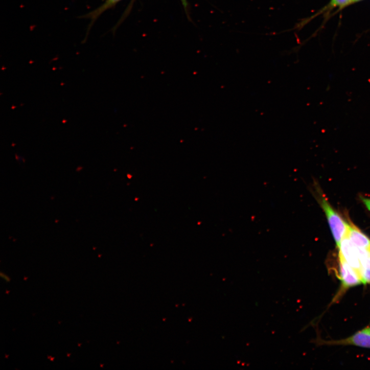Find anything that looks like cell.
Wrapping results in <instances>:
<instances>
[{"mask_svg":"<svg viewBox=\"0 0 370 370\" xmlns=\"http://www.w3.org/2000/svg\"><path fill=\"white\" fill-rule=\"evenodd\" d=\"M316 190L318 194L317 197L319 203L326 214L333 236L338 247L341 241L347 237L349 224L334 210L317 189Z\"/></svg>","mask_w":370,"mask_h":370,"instance_id":"1","label":"cell"},{"mask_svg":"<svg viewBox=\"0 0 370 370\" xmlns=\"http://www.w3.org/2000/svg\"><path fill=\"white\" fill-rule=\"evenodd\" d=\"M338 248L339 249V255L359 273L361 265L358 249L348 237L341 241Z\"/></svg>","mask_w":370,"mask_h":370,"instance_id":"2","label":"cell"},{"mask_svg":"<svg viewBox=\"0 0 370 370\" xmlns=\"http://www.w3.org/2000/svg\"><path fill=\"white\" fill-rule=\"evenodd\" d=\"M320 344L328 345H352L370 348V327L364 329L353 335L337 341H320Z\"/></svg>","mask_w":370,"mask_h":370,"instance_id":"3","label":"cell"},{"mask_svg":"<svg viewBox=\"0 0 370 370\" xmlns=\"http://www.w3.org/2000/svg\"><path fill=\"white\" fill-rule=\"evenodd\" d=\"M342 288L346 289L362 284L359 273L339 255Z\"/></svg>","mask_w":370,"mask_h":370,"instance_id":"4","label":"cell"},{"mask_svg":"<svg viewBox=\"0 0 370 370\" xmlns=\"http://www.w3.org/2000/svg\"><path fill=\"white\" fill-rule=\"evenodd\" d=\"M121 1H122V0H106L102 5L96 10L82 16L79 17V18L80 19H86L90 20V23L88 26L86 36L85 39L83 41V43L86 41L92 27L94 26V24L99 17L106 11L115 7V6Z\"/></svg>","mask_w":370,"mask_h":370,"instance_id":"5","label":"cell"},{"mask_svg":"<svg viewBox=\"0 0 370 370\" xmlns=\"http://www.w3.org/2000/svg\"><path fill=\"white\" fill-rule=\"evenodd\" d=\"M347 237L357 248L370 250V239L353 224H349Z\"/></svg>","mask_w":370,"mask_h":370,"instance_id":"6","label":"cell"},{"mask_svg":"<svg viewBox=\"0 0 370 370\" xmlns=\"http://www.w3.org/2000/svg\"><path fill=\"white\" fill-rule=\"evenodd\" d=\"M357 249L361 268L370 269V250L359 248Z\"/></svg>","mask_w":370,"mask_h":370,"instance_id":"7","label":"cell"},{"mask_svg":"<svg viewBox=\"0 0 370 370\" xmlns=\"http://www.w3.org/2000/svg\"><path fill=\"white\" fill-rule=\"evenodd\" d=\"M359 274L362 284H370V269L361 268Z\"/></svg>","mask_w":370,"mask_h":370,"instance_id":"8","label":"cell"},{"mask_svg":"<svg viewBox=\"0 0 370 370\" xmlns=\"http://www.w3.org/2000/svg\"><path fill=\"white\" fill-rule=\"evenodd\" d=\"M352 0H332L330 3V7L332 8L339 7L342 8L352 3Z\"/></svg>","mask_w":370,"mask_h":370,"instance_id":"9","label":"cell"},{"mask_svg":"<svg viewBox=\"0 0 370 370\" xmlns=\"http://www.w3.org/2000/svg\"><path fill=\"white\" fill-rule=\"evenodd\" d=\"M361 199L363 203L367 208V209L370 211V199L361 197Z\"/></svg>","mask_w":370,"mask_h":370,"instance_id":"10","label":"cell"},{"mask_svg":"<svg viewBox=\"0 0 370 370\" xmlns=\"http://www.w3.org/2000/svg\"><path fill=\"white\" fill-rule=\"evenodd\" d=\"M182 5L185 10L187 12V14H188L189 10V4L187 0H180Z\"/></svg>","mask_w":370,"mask_h":370,"instance_id":"11","label":"cell"},{"mask_svg":"<svg viewBox=\"0 0 370 370\" xmlns=\"http://www.w3.org/2000/svg\"><path fill=\"white\" fill-rule=\"evenodd\" d=\"M1 276L3 278L5 281H6L7 282H9L10 281V278L6 275L5 274H3V273H1Z\"/></svg>","mask_w":370,"mask_h":370,"instance_id":"12","label":"cell"},{"mask_svg":"<svg viewBox=\"0 0 370 370\" xmlns=\"http://www.w3.org/2000/svg\"><path fill=\"white\" fill-rule=\"evenodd\" d=\"M359 1H361V0H352V3H354L358 2Z\"/></svg>","mask_w":370,"mask_h":370,"instance_id":"13","label":"cell"}]
</instances>
